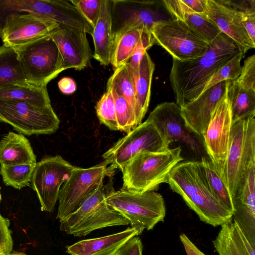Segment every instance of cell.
Wrapping results in <instances>:
<instances>
[{
	"label": "cell",
	"mask_w": 255,
	"mask_h": 255,
	"mask_svg": "<svg viewBox=\"0 0 255 255\" xmlns=\"http://www.w3.org/2000/svg\"><path fill=\"white\" fill-rule=\"evenodd\" d=\"M240 52L235 42L221 32L203 56L185 61L173 59L169 79L176 103L181 107L197 98L213 74Z\"/></svg>",
	"instance_id": "1"
},
{
	"label": "cell",
	"mask_w": 255,
	"mask_h": 255,
	"mask_svg": "<svg viewBox=\"0 0 255 255\" xmlns=\"http://www.w3.org/2000/svg\"><path fill=\"white\" fill-rule=\"evenodd\" d=\"M167 183L205 223L217 227L233 221L232 213L211 191L200 161L180 162L169 173Z\"/></svg>",
	"instance_id": "2"
},
{
	"label": "cell",
	"mask_w": 255,
	"mask_h": 255,
	"mask_svg": "<svg viewBox=\"0 0 255 255\" xmlns=\"http://www.w3.org/2000/svg\"><path fill=\"white\" fill-rule=\"evenodd\" d=\"M181 147L160 152L143 151L136 155L120 169L124 189L144 192L167 183L168 175L175 166L183 160Z\"/></svg>",
	"instance_id": "3"
},
{
	"label": "cell",
	"mask_w": 255,
	"mask_h": 255,
	"mask_svg": "<svg viewBox=\"0 0 255 255\" xmlns=\"http://www.w3.org/2000/svg\"><path fill=\"white\" fill-rule=\"evenodd\" d=\"M107 203L128 221L140 234L164 221L166 207L162 196L154 191H129L123 188L106 194Z\"/></svg>",
	"instance_id": "4"
},
{
	"label": "cell",
	"mask_w": 255,
	"mask_h": 255,
	"mask_svg": "<svg viewBox=\"0 0 255 255\" xmlns=\"http://www.w3.org/2000/svg\"><path fill=\"white\" fill-rule=\"evenodd\" d=\"M255 163V116L233 123L229 147L218 173L233 199L248 170Z\"/></svg>",
	"instance_id": "5"
},
{
	"label": "cell",
	"mask_w": 255,
	"mask_h": 255,
	"mask_svg": "<svg viewBox=\"0 0 255 255\" xmlns=\"http://www.w3.org/2000/svg\"><path fill=\"white\" fill-rule=\"evenodd\" d=\"M103 186L87 197L73 213L60 222L67 234L83 237L100 229L129 224L128 221L106 202Z\"/></svg>",
	"instance_id": "6"
},
{
	"label": "cell",
	"mask_w": 255,
	"mask_h": 255,
	"mask_svg": "<svg viewBox=\"0 0 255 255\" xmlns=\"http://www.w3.org/2000/svg\"><path fill=\"white\" fill-rule=\"evenodd\" d=\"M114 40L135 28L150 33L158 23L173 19L161 0H110Z\"/></svg>",
	"instance_id": "7"
},
{
	"label": "cell",
	"mask_w": 255,
	"mask_h": 255,
	"mask_svg": "<svg viewBox=\"0 0 255 255\" xmlns=\"http://www.w3.org/2000/svg\"><path fill=\"white\" fill-rule=\"evenodd\" d=\"M150 33L153 44L161 46L173 59L180 61L203 56L210 45L182 20L172 19L158 23L153 27Z\"/></svg>",
	"instance_id": "8"
},
{
	"label": "cell",
	"mask_w": 255,
	"mask_h": 255,
	"mask_svg": "<svg viewBox=\"0 0 255 255\" xmlns=\"http://www.w3.org/2000/svg\"><path fill=\"white\" fill-rule=\"evenodd\" d=\"M0 122L11 126L26 135L51 134L59 128L60 120L51 105L36 106L17 100H0Z\"/></svg>",
	"instance_id": "9"
},
{
	"label": "cell",
	"mask_w": 255,
	"mask_h": 255,
	"mask_svg": "<svg viewBox=\"0 0 255 255\" xmlns=\"http://www.w3.org/2000/svg\"><path fill=\"white\" fill-rule=\"evenodd\" d=\"M15 49L28 83L47 86L61 73V56L49 35Z\"/></svg>",
	"instance_id": "10"
},
{
	"label": "cell",
	"mask_w": 255,
	"mask_h": 255,
	"mask_svg": "<svg viewBox=\"0 0 255 255\" xmlns=\"http://www.w3.org/2000/svg\"><path fill=\"white\" fill-rule=\"evenodd\" d=\"M113 171L104 162L86 168L74 166L59 191L57 214L59 221L74 212L87 197L103 187L105 177Z\"/></svg>",
	"instance_id": "11"
},
{
	"label": "cell",
	"mask_w": 255,
	"mask_h": 255,
	"mask_svg": "<svg viewBox=\"0 0 255 255\" xmlns=\"http://www.w3.org/2000/svg\"><path fill=\"white\" fill-rule=\"evenodd\" d=\"M169 148L155 126L145 121L120 138L103 155L104 163L119 169L143 151L160 152Z\"/></svg>",
	"instance_id": "12"
},
{
	"label": "cell",
	"mask_w": 255,
	"mask_h": 255,
	"mask_svg": "<svg viewBox=\"0 0 255 255\" xmlns=\"http://www.w3.org/2000/svg\"><path fill=\"white\" fill-rule=\"evenodd\" d=\"M74 167L60 155L44 158L36 162L30 185L37 195L41 211H53L60 187Z\"/></svg>",
	"instance_id": "13"
},
{
	"label": "cell",
	"mask_w": 255,
	"mask_h": 255,
	"mask_svg": "<svg viewBox=\"0 0 255 255\" xmlns=\"http://www.w3.org/2000/svg\"><path fill=\"white\" fill-rule=\"evenodd\" d=\"M156 127L167 146L173 142L186 145L194 153H206L202 138L195 134L186 126L180 107L175 102L158 104L146 119Z\"/></svg>",
	"instance_id": "14"
},
{
	"label": "cell",
	"mask_w": 255,
	"mask_h": 255,
	"mask_svg": "<svg viewBox=\"0 0 255 255\" xmlns=\"http://www.w3.org/2000/svg\"><path fill=\"white\" fill-rule=\"evenodd\" d=\"M232 124L227 88L225 95L214 111L202 137L206 153L218 172L222 168L227 157Z\"/></svg>",
	"instance_id": "15"
},
{
	"label": "cell",
	"mask_w": 255,
	"mask_h": 255,
	"mask_svg": "<svg viewBox=\"0 0 255 255\" xmlns=\"http://www.w3.org/2000/svg\"><path fill=\"white\" fill-rule=\"evenodd\" d=\"M58 25L39 15L13 13L3 22L0 37L4 45L16 49L48 36Z\"/></svg>",
	"instance_id": "16"
},
{
	"label": "cell",
	"mask_w": 255,
	"mask_h": 255,
	"mask_svg": "<svg viewBox=\"0 0 255 255\" xmlns=\"http://www.w3.org/2000/svg\"><path fill=\"white\" fill-rule=\"evenodd\" d=\"M86 33L84 30L60 24L50 33L61 56V72L69 68L81 70L89 64L93 54Z\"/></svg>",
	"instance_id": "17"
},
{
	"label": "cell",
	"mask_w": 255,
	"mask_h": 255,
	"mask_svg": "<svg viewBox=\"0 0 255 255\" xmlns=\"http://www.w3.org/2000/svg\"><path fill=\"white\" fill-rule=\"evenodd\" d=\"M229 82L213 86L180 107L186 127L198 136L202 137L214 111L227 92Z\"/></svg>",
	"instance_id": "18"
},
{
	"label": "cell",
	"mask_w": 255,
	"mask_h": 255,
	"mask_svg": "<svg viewBox=\"0 0 255 255\" xmlns=\"http://www.w3.org/2000/svg\"><path fill=\"white\" fill-rule=\"evenodd\" d=\"M255 163L242 179L233 197V221L255 247Z\"/></svg>",
	"instance_id": "19"
},
{
	"label": "cell",
	"mask_w": 255,
	"mask_h": 255,
	"mask_svg": "<svg viewBox=\"0 0 255 255\" xmlns=\"http://www.w3.org/2000/svg\"><path fill=\"white\" fill-rule=\"evenodd\" d=\"M244 13L220 2L218 0H206V10L204 15L212 21L222 33L231 38L240 51L246 52L255 48L243 23Z\"/></svg>",
	"instance_id": "20"
},
{
	"label": "cell",
	"mask_w": 255,
	"mask_h": 255,
	"mask_svg": "<svg viewBox=\"0 0 255 255\" xmlns=\"http://www.w3.org/2000/svg\"><path fill=\"white\" fill-rule=\"evenodd\" d=\"M126 65L134 89V117L136 127L141 123L148 110L155 64L147 52H146L136 68L130 69L126 63Z\"/></svg>",
	"instance_id": "21"
},
{
	"label": "cell",
	"mask_w": 255,
	"mask_h": 255,
	"mask_svg": "<svg viewBox=\"0 0 255 255\" xmlns=\"http://www.w3.org/2000/svg\"><path fill=\"white\" fill-rule=\"evenodd\" d=\"M135 228L106 236L79 241L67 248L71 255H116L118 250L130 238L140 235Z\"/></svg>",
	"instance_id": "22"
},
{
	"label": "cell",
	"mask_w": 255,
	"mask_h": 255,
	"mask_svg": "<svg viewBox=\"0 0 255 255\" xmlns=\"http://www.w3.org/2000/svg\"><path fill=\"white\" fill-rule=\"evenodd\" d=\"M110 0H101L99 17L92 35L94 44L93 57L101 65L111 64L113 44Z\"/></svg>",
	"instance_id": "23"
},
{
	"label": "cell",
	"mask_w": 255,
	"mask_h": 255,
	"mask_svg": "<svg viewBox=\"0 0 255 255\" xmlns=\"http://www.w3.org/2000/svg\"><path fill=\"white\" fill-rule=\"evenodd\" d=\"M36 157L29 140L21 133L9 131L0 140V164H36Z\"/></svg>",
	"instance_id": "24"
},
{
	"label": "cell",
	"mask_w": 255,
	"mask_h": 255,
	"mask_svg": "<svg viewBox=\"0 0 255 255\" xmlns=\"http://www.w3.org/2000/svg\"><path fill=\"white\" fill-rule=\"evenodd\" d=\"M1 99L21 101L39 107L51 105L47 86H38L28 82L0 88Z\"/></svg>",
	"instance_id": "25"
},
{
	"label": "cell",
	"mask_w": 255,
	"mask_h": 255,
	"mask_svg": "<svg viewBox=\"0 0 255 255\" xmlns=\"http://www.w3.org/2000/svg\"><path fill=\"white\" fill-rule=\"evenodd\" d=\"M212 243L219 255H249L241 231L233 221L221 226Z\"/></svg>",
	"instance_id": "26"
},
{
	"label": "cell",
	"mask_w": 255,
	"mask_h": 255,
	"mask_svg": "<svg viewBox=\"0 0 255 255\" xmlns=\"http://www.w3.org/2000/svg\"><path fill=\"white\" fill-rule=\"evenodd\" d=\"M27 82L17 51L3 44L0 46V88Z\"/></svg>",
	"instance_id": "27"
},
{
	"label": "cell",
	"mask_w": 255,
	"mask_h": 255,
	"mask_svg": "<svg viewBox=\"0 0 255 255\" xmlns=\"http://www.w3.org/2000/svg\"><path fill=\"white\" fill-rule=\"evenodd\" d=\"M143 32L142 28H132L114 40L111 64L115 69L128 61L139 42Z\"/></svg>",
	"instance_id": "28"
},
{
	"label": "cell",
	"mask_w": 255,
	"mask_h": 255,
	"mask_svg": "<svg viewBox=\"0 0 255 255\" xmlns=\"http://www.w3.org/2000/svg\"><path fill=\"white\" fill-rule=\"evenodd\" d=\"M228 96L231 105L233 123L255 116V97L239 87L235 81H229Z\"/></svg>",
	"instance_id": "29"
},
{
	"label": "cell",
	"mask_w": 255,
	"mask_h": 255,
	"mask_svg": "<svg viewBox=\"0 0 255 255\" xmlns=\"http://www.w3.org/2000/svg\"><path fill=\"white\" fill-rule=\"evenodd\" d=\"M200 165L209 186L219 202L233 213V197L228 191L214 163L205 156H202Z\"/></svg>",
	"instance_id": "30"
},
{
	"label": "cell",
	"mask_w": 255,
	"mask_h": 255,
	"mask_svg": "<svg viewBox=\"0 0 255 255\" xmlns=\"http://www.w3.org/2000/svg\"><path fill=\"white\" fill-rule=\"evenodd\" d=\"M35 164H0V174L3 183L18 190L29 186Z\"/></svg>",
	"instance_id": "31"
},
{
	"label": "cell",
	"mask_w": 255,
	"mask_h": 255,
	"mask_svg": "<svg viewBox=\"0 0 255 255\" xmlns=\"http://www.w3.org/2000/svg\"><path fill=\"white\" fill-rule=\"evenodd\" d=\"M107 86L112 87L128 102L134 114L135 93L132 80L126 64L116 68Z\"/></svg>",
	"instance_id": "32"
},
{
	"label": "cell",
	"mask_w": 255,
	"mask_h": 255,
	"mask_svg": "<svg viewBox=\"0 0 255 255\" xmlns=\"http://www.w3.org/2000/svg\"><path fill=\"white\" fill-rule=\"evenodd\" d=\"M173 19L183 20L187 14L204 15L206 0H162Z\"/></svg>",
	"instance_id": "33"
},
{
	"label": "cell",
	"mask_w": 255,
	"mask_h": 255,
	"mask_svg": "<svg viewBox=\"0 0 255 255\" xmlns=\"http://www.w3.org/2000/svg\"><path fill=\"white\" fill-rule=\"evenodd\" d=\"M96 110L101 123L111 130H119L115 100L110 87H107L106 92L97 102Z\"/></svg>",
	"instance_id": "34"
},
{
	"label": "cell",
	"mask_w": 255,
	"mask_h": 255,
	"mask_svg": "<svg viewBox=\"0 0 255 255\" xmlns=\"http://www.w3.org/2000/svg\"><path fill=\"white\" fill-rule=\"evenodd\" d=\"M245 54L240 52L222 66L206 83L202 92L221 82L236 81L241 74L242 68L241 62Z\"/></svg>",
	"instance_id": "35"
},
{
	"label": "cell",
	"mask_w": 255,
	"mask_h": 255,
	"mask_svg": "<svg viewBox=\"0 0 255 255\" xmlns=\"http://www.w3.org/2000/svg\"><path fill=\"white\" fill-rule=\"evenodd\" d=\"M183 21L203 37L210 44L221 33L217 25L204 15L196 13L187 14Z\"/></svg>",
	"instance_id": "36"
},
{
	"label": "cell",
	"mask_w": 255,
	"mask_h": 255,
	"mask_svg": "<svg viewBox=\"0 0 255 255\" xmlns=\"http://www.w3.org/2000/svg\"><path fill=\"white\" fill-rule=\"evenodd\" d=\"M110 87L115 100L119 130L128 133L136 127L134 113L127 101Z\"/></svg>",
	"instance_id": "37"
},
{
	"label": "cell",
	"mask_w": 255,
	"mask_h": 255,
	"mask_svg": "<svg viewBox=\"0 0 255 255\" xmlns=\"http://www.w3.org/2000/svg\"><path fill=\"white\" fill-rule=\"evenodd\" d=\"M241 88L255 97V55L244 61L240 75L235 81Z\"/></svg>",
	"instance_id": "38"
},
{
	"label": "cell",
	"mask_w": 255,
	"mask_h": 255,
	"mask_svg": "<svg viewBox=\"0 0 255 255\" xmlns=\"http://www.w3.org/2000/svg\"><path fill=\"white\" fill-rule=\"evenodd\" d=\"M70 1L94 27L99 17L101 0H73Z\"/></svg>",
	"instance_id": "39"
},
{
	"label": "cell",
	"mask_w": 255,
	"mask_h": 255,
	"mask_svg": "<svg viewBox=\"0 0 255 255\" xmlns=\"http://www.w3.org/2000/svg\"><path fill=\"white\" fill-rule=\"evenodd\" d=\"M9 227V220L0 213V255L8 254L12 251L13 240Z\"/></svg>",
	"instance_id": "40"
},
{
	"label": "cell",
	"mask_w": 255,
	"mask_h": 255,
	"mask_svg": "<svg viewBox=\"0 0 255 255\" xmlns=\"http://www.w3.org/2000/svg\"><path fill=\"white\" fill-rule=\"evenodd\" d=\"M141 239L134 236L128 239L117 251L116 255H142Z\"/></svg>",
	"instance_id": "41"
},
{
	"label": "cell",
	"mask_w": 255,
	"mask_h": 255,
	"mask_svg": "<svg viewBox=\"0 0 255 255\" xmlns=\"http://www.w3.org/2000/svg\"><path fill=\"white\" fill-rule=\"evenodd\" d=\"M246 14L255 13V0H218Z\"/></svg>",
	"instance_id": "42"
},
{
	"label": "cell",
	"mask_w": 255,
	"mask_h": 255,
	"mask_svg": "<svg viewBox=\"0 0 255 255\" xmlns=\"http://www.w3.org/2000/svg\"><path fill=\"white\" fill-rule=\"evenodd\" d=\"M242 23L250 38L255 44V13L244 14Z\"/></svg>",
	"instance_id": "43"
},
{
	"label": "cell",
	"mask_w": 255,
	"mask_h": 255,
	"mask_svg": "<svg viewBox=\"0 0 255 255\" xmlns=\"http://www.w3.org/2000/svg\"><path fill=\"white\" fill-rule=\"evenodd\" d=\"M58 86L60 91L66 95L71 94L77 89L75 81L72 78L67 77L61 79L58 83Z\"/></svg>",
	"instance_id": "44"
},
{
	"label": "cell",
	"mask_w": 255,
	"mask_h": 255,
	"mask_svg": "<svg viewBox=\"0 0 255 255\" xmlns=\"http://www.w3.org/2000/svg\"><path fill=\"white\" fill-rule=\"evenodd\" d=\"M187 255H206L202 252L185 234L179 236Z\"/></svg>",
	"instance_id": "45"
},
{
	"label": "cell",
	"mask_w": 255,
	"mask_h": 255,
	"mask_svg": "<svg viewBox=\"0 0 255 255\" xmlns=\"http://www.w3.org/2000/svg\"><path fill=\"white\" fill-rule=\"evenodd\" d=\"M27 255L26 254H25V253H22V252H11L8 254H6V255Z\"/></svg>",
	"instance_id": "46"
},
{
	"label": "cell",
	"mask_w": 255,
	"mask_h": 255,
	"mask_svg": "<svg viewBox=\"0 0 255 255\" xmlns=\"http://www.w3.org/2000/svg\"><path fill=\"white\" fill-rule=\"evenodd\" d=\"M0 189H1V188H0V202H1V200H2V197H1Z\"/></svg>",
	"instance_id": "47"
}]
</instances>
